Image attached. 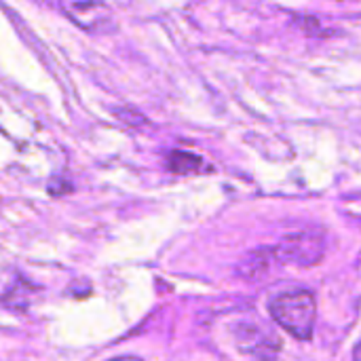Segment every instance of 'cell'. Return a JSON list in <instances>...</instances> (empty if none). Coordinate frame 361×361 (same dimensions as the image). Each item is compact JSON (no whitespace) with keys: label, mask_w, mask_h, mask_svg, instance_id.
Masks as SVG:
<instances>
[{"label":"cell","mask_w":361,"mask_h":361,"mask_svg":"<svg viewBox=\"0 0 361 361\" xmlns=\"http://www.w3.org/2000/svg\"><path fill=\"white\" fill-rule=\"evenodd\" d=\"M269 311L273 319L298 341H309L313 336L317 305L309 290H292L275 296L269 305Z\"/></svg>","instance_id":"1"},{"label":"cell","mask_w":361,"mask_h":361,"mask_svg":"<svg viewBox=\"0 0 361 361\" xmlns=\"http://www.w3.org/2000/svg\"><path fill=\"white\" fill-rule=\"evenodd\" d=\"M328 241L324 231H302L292 233L273 247L275 260L281 264H296V267H311L317 264L326 254Z\"/></svg>","instance_id":"2"},{"label":"cell","mask_w":361,"mask_h":361,"mask_svg":"<svg viewBox=\"0 0 361 361\" xmlns=\"http://www.w3.org/2000/svg\"><path fill=\"white\" fill-rule=\"evenodd\" d=\"M66 17L89 34H110L116 30L112 8L104 0H57Z\"/></svg>","instance_id":"3"},{"label":"cell","mask_w":361,"mask_h":361,"mask_svg":"<svg viewBox=\"0 0 361 361\" xmlns=\"http://www.w3.org/2000/svg\"><path fill=\"white\" fill-rule=\"evenodd\" d=\"M237 343L243 351L262 361H273L279 353V338L264 330V326L241 324L237 328Z\"/></svg>","instance_id":"4"},{"label":"cell","mask_w":361,"mask_h":361,"mask_svg":"<svg viewBox=\"0 0 361 361\" xmlns=\"http://www.w3.org/2000/svg\"><path fill=\"white\" fill-rule=\"evenodd\" d=\"M275 254H273V247H260L252 254H247L241 264H239V273L245 277V279H264L269 273H271V267L275 264Z\"/></svg>","instance_id":"5"},{"label":"cell","mask_w":361,"mask_h":361,"mask_svg":"<svg viewBox=\"0 0 361 361\" xmlns=\"http://www.w3.org/2000/svg\"><path fill=\"white\" fill-rule=\"evenodd\" d=\"M167 165L173 173H180V176H186V173H195L203 167V161L201 157L192 154V152H184V150H173L169 152V159H167Z\"/></svg>","instance_id":"6"},{"label":"cell","mask_w":361,"mask_h":361,"mask_svg":"<svg viewBox=\"0 0 361 361\" xmlns=\"http://www.w3.org/2000/svg\"><path fill=\"white\" fill-rule=\"evenodd\" d=\"M63 184V180H53L51 184H49V190H51V195H66L68 190H72V184L70 186H61Z\"/></svg>","instance_id":"7"},{"label":"cell","mask_w":361,"mask_h":361,"mask_svg":"<svg viewBox=\"0 0 361 361\" xmlns=\"http://www.w3.org/2000/svg\"><path fill=\"white\" fill-rule=\"evenodd\" d=\"M112 361H140V360H135V357H118V360H112Z\"/></svg>","instance_id":"8"},{"label":"cell","mask_w":361,"mask_h":361,"mask_svg":"<svg viewBox=\"0 0 361 361\" xmlns=\"http://www.w3.org/2000/svg\"><path fill=\"white\" fill-rule=\"evenodd\" d=\"M338 2H355V0H338Z\"/></svg>","instance_id":"9"}]
</instances>
